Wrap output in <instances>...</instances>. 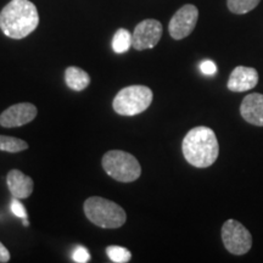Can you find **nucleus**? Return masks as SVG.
Instances as JSON below:
<instances>
[{
    "mask_svg": "<svg viewBox=\"0 0 263 263\" xmlns=\"http://www.w3.org/2000/svg\"><path fill=\"white\" fill-rule=\"evenodd\" d=\"M182 151L186 162L196 168H207L218 159L219 144L211 128L195 127L184 137Z\"/></svg>",
    "mask_w": 263,
    "mask_h": 263,
    "instance_id": "f257e3e1",
    "label": "nucleus"
},
{
    "mask_svg": "<svg viewBox=\"0 0 263 263\" xmlns=\"http://www.w3.org/2000/svg\"><path fill=\"white\" fill-rule=\"evenodd\" d=\"M38 25V10L29 0H11L0 12V29L9 38L28 37Z\"/></svg>",
    "mask_w": 263,
    "mask_h": 263,
    "instance_id": "f03ea898",
    "label": "nucleus"
},
{
    "mask_svg": "<svg viewBox=\"0 0 263 263\" xmlns=\"http://www.w3.org/2000/svg\"><path fill=\"white\" fill-rule=\"evenodd\" d=\"M83 210L93 224L104 229H117L127 221L126 211L122 207L100 196L88 197L84 201Z\"/></svg>",
    "mask_w": 263,
    "mask_h": 263,
    "instance_id": "7ed1b4c3",
    "label": "nucleus"
},
{
    "mask_svg": "<svg viewBox=\"0 0 263 263\" xmlns=\"http://www.w3.org/2000/svg\"><path fill=\"white\" fill-rule=\"evenodd\" d=\"M103 168L117 182L130 183L141 174V167L136 156L122 150H110L103 156Z\"/></svg>",
    "mask_w": 263,
    "mask_h": 263,
    "instance_id": "20e7f679",
    "label": "nucleus"
},
{
    "mask_svg": "<svg viewBox=\"0 0 263 263\" xmlns=\"http://www.w3.org/2000/svg\"><path fill=\"white\" fill-rule=\"evenodd\" d=\"M153 99V90L146 85H129L118 91L112 107L121 116H136L149 108Z\"/></svg>",
    "mask_w": 263,
    "mask_h": 263,
    "instance_id": "39448f33",
    "label": "nucleus"
},
{
    "mask_svg": "<svg viewBox=\"0 0 263 263\" xmlns=\"http://www.w3.org/2000/svg\"><path fill=\"white\" fill-rule=\"evenodd\" d=\"M222 240L227 251L235 256L248 254L252 248L251 233L246 229L245 226L235 219H228L223 224Z\"/></svg>",
    "mask_w": 263,
    "mask_h": 263,
    "instance_id": "423d86ee",
    "label": "nucleus"
},
{
    "mask_svg": "<svg viewBox=\"0 0 263 263\" xmlns=\"http://www.w3.org/2000/svg\"><path fill=\"white\" fill-rule=\"evenodd\" d=\"M199 18V10L195 5L186 4L180 8L171 18L168 32L171 37L180 41L192 34Z\"/></svg>",
    "mask_w": 263,
    "mask_h": 263,
    "instance_id": "0eeeda50",
    "label": "nucleus"
},
{
    "mask_svg": "<svg viewBox=\"0 0 263 263\" xmlns=\"http://www.w3.org/2000/svg\"><path fill=\"white\" fill-rule=\"evenodd\" d=\"M162 25L157 20H144L137 25L133 32L132 45L136 50H146L155 48L162 37Z\"/></svg>",
    "mask_w": 263,
    "mask_h": 263,
    "instance_id": "6e6552de",
    "label": "nucleus"
},
{
    "mask_svg": "<svg viewBox=\"0 0 263 263\" xmlns=\"http://www.w3.org/2000/svg\"><path fill=\"white\" fill-rule=\"evenodd\" d=\"M38 110L31 103H18L3 111L0 115V126L16 128L31 123L37 117Z\"/></svg>",
    "mask_w": 263,
    "mask_h": 263,
    "instance_id": "1a4fd4ad",
    "label": "nucleus"
},
{
    "mask_svg": "<svg viewBox=\"0 0 263 263\" xmlns=\"http://www.w3.org/2000/svg\"><path fill=\"white\" fill-rule=\"evenodd\" d=\"M258 72L254 67L236 66L229 76L227 88L234 93H242L254 89L258 83Z\"/></svg>",
    "mask_w": 263,
    "mask_h": 263,
    "instance_id": "9d476101",
    "label": "nucleus"
},
{
    "mask_svg": "<svg viewBox=\"0 0 263 263\" xmlns=\"http://www.w3.org/2000/svg\"><path fill=\"white\" fill-rule=\"evenodd\" d=\"M240 115L248 123L263 127V94L246 95L240 105Z\"/></svg>",
    "mask_w": 263,
    "mask_h": 263,
    "instance_id": "9b49d317",
    "label": "nucleus"
},
{
    "mask_svg": "<svg viewBox=\"0 0 263 263\" xmlns=\"http://www.w3.org/2000/svg\"><path fill=\"white\" fill-rule=\"evenodd\" d=\"M6 184L11 193V195L16 199H27L31 196L34 188V183L29 176H26L20 170H11L6 176Z\"/></svg>",
    "mask_w": 263,
    "mask_h": 263,
    "instance_id": "f8f14e48",
    "label": "nucleus"
},
{
    "mask_svg": "<svg viewBox=\"0 0 263 263\" xmlns=\"http://www.w3.org/2000/svg\"><path fill=\"white\" fill-rule=\"evenodd\" d=\"M65 83L70 89L82 91L90 83V77L84 70L76 66H70L65 71Z\"/></svg>",
    "mask_w": 263,
    "mask_h": 263,
    "instance_id": "ddd939ff",
    "label": "nucleus"
},
{
    "mask_svg": "<svg viewBox=\"0 0 263 263\" xmlns=\"http://www.w3.org/2000/svg\"><path fill=\"white\" fill-rule=\"evenodd\" d=\"M132 37L130 32L126 28H120L117 29L116 33L114 34L112 38V49L116 54H123L127 52L132 47Z\"/></svg>",
    "mask_w": 263,
    "mask_h": 263,
    "instance_id": "4468645a",
    "label": "nucleus"
},
{
    "mask_svg": "<svg viewBox=\"0 0 263 263\" xmlns=\"http://www.w3.org/2000/svg\"><path fill=\"white\" fill-rule=\"evenodd\" d=\"M28 149V144L20 138L0 136V150L6 151V153H20Z\"/></svg>",
    "mask_w": 263,
    "mask_h": 263,
    "instance_id": "2eb2a0df",
    "label": "nucleus"
},
{
    "mask_svg": "<svg viewBox=\"0 0 263 263\" xmlns=\"http://www.w3.org/2000/svg\"><path fill=\"white\" fill-rule=\"evenodd\" d=\"M261 0H227L229 11L236 15H245L252 11Z\"/></svg>",
    "mask_w": 263,
    "mask_h": 263,
    "instance_id": "dca6fc26",
    "label": "nucleus"
},
{
    "mask_svg": "<svg viewBox=\"0 0 263 263\" xmlns=\"http://www.w3.org/2000/svg\"><path fill=\"white\" fill-rule=\"evenodd\" d=\"M106 255L108 258L115 263H127L130 261L132 254L130 251L126 248H122V246H116L111 245L106 248Z\"/></svg>",
    "mask_w": 263,
    "mask_h": 263,
    "instance_id": "f3484780",
    "label": "nucleus"
},
{
    "mask_svg": "<svg viewBox=\"0 0 263 263\" xmlns=\"http://www.w3.org/2000/svg\"><path fill=\"white\" fill-rule=\"evenodd\" d=\"M72 258H73V261L77 263H87L89 262L90 255L87 249L82 248V246H78V248L74 250L73 255H72Z\"/></svg>",
    "mask_w": 263,
    "mask_h": 263,
    "instance_id": "a211bd4d",
    "label": "nucleus"
},
{
    "mask_svg": "<svg viewBox=\"0 0 263 263\" xmlns=\"http://www.w3.org/2000/svg\"><path fill=\"white\" fill-rule=\"evenodd\" d=\"M10 209H11L12 213H14L16 217H20V218L22 219L27 218V212H26L25 206L20 202V199L14 197V200H12L11 203H10Z\"/></svg>",
    "mask_w": 263,
    "mask_h": 263,
    "instance_id": "6ab92c4d",
    "label": "nucleus"
},
{
    "mask_svg": "<svg viewBox=\"0 0 263 263\" xmlns=\"http://www.w3.org/2000/svg\"><path fill=\"white\" fill-rule=\"evenodd\" d=\"M200 68H201V71L205 74H215L216 71H217V67H216V65H215V62L211 61V60L203 61L202 64H201V66H200Z\"/></svg>",
    "mask_w": 263,
    "mask_h": 263,
    "instance_id": "aec40b11",
    "label": "nucleus"
},
{
    "mask_svg": "<svg viewBox=\"0 0 263 263\" xmlns=\"http://www.w3.org/2000/svg\"><path fill=\"white\" fill-rule=\"evenodd\" d=\"M10 261V252L9 250L3 245L0 241V263H8Z\"/></svg>",
    "mask_w": 263,
    "mask_h": 263,
    "instance_id": "412c9836",
    "label": "nucleus"
},
{
    "mask_svg": "<svg viewBox=\"0 0 263 263\" xmlns=\"http://www.w3.org/2000/svg\"><path fill=\"white\" fill-rule=\"evenodd\" d=\"M22 223H24V226H26V227L29 224L28 221H27V218H24V221H22Z\"/></svg>",
    "mask_w": 263,
    "mask_h": 263,
    "instance_id": "4be33fe9",
    "label": "nucleus"
}]
</instances>
